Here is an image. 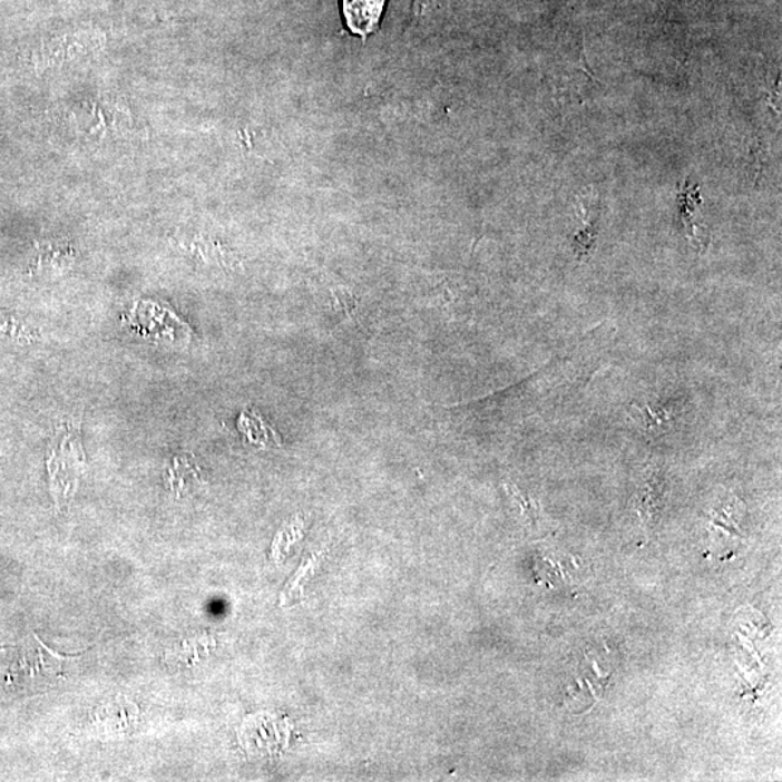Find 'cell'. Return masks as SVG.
<instances>
[{
  "mask_svg": "<svg viewBox=\"0 0 782 782\" xmlns=\"http://www.w3.org/2000/svg\"><path fill=\"white\" fill-rule=\"evenodd\" d=\"M385 0H342V12L348 29L366 37L374 31L383 17Z\"/></svg>",
  "mask_w": 782,
  "mask_h": 782,
  "instance_id": "obj_1",
  "label": "cell"
},
{
  "mask_svg": "<svg viewBox=\"0 0 782 782\" xmlns=\"http://www.w3.org/2000/svg\"><path fill=\"white\" fill-rule=\"evenodd\" d=\"M588 205L581 206L583 229L578 232L576 243L577 251L579 255L590 254V248L594 244V236H596V222L598 215V207L596 203L592 201L587 202Z\"/></svg>",
  "mask_w": 782,
  "mask_h": 782,
  "instance_id": "obj_2",
  "label": "cell"
},
{
  "mask_svg": "<svg viewBox=\"0 0 782 782\" xmlns=\"http://www.w3.org/2000/svg\"><path fill=\"white\" fill-rule=\"evenodd\" d=\"M90 50V41L86 42V40H77V38L75 40H65V42L56 43L55 47L46 51V62L43 65L52 66L60 61H69L72 58L86 55Z\"/></svg>",
  "mask_w": 782,
  "mask_h": 782,
  "instance_id": "obj_3",
  "label": "cell"
},
{
  "mask_svg": "<svg viewBox=\"0 0 782 782\" xmlns=\"http://www.w3.org/2000/svg\"><path fill=\"white\" fill-rule=\"evenodd\" d=\"M0 336L17 341H32L38 336V332L18 316L0 312Z\"/></svg>",
  "mask_w": 782,
  "mask_h": 782,
  "instance_id": "obj_4",
  "label": "cell"
},
{
  "mask_svg": "<svg viewBox=\"0 0 782 782\" xmlns=\"http://www.w3.org/2000/svg\"><path fill=\"white\" fill-rule=\"evenodd\" d=\"M333 297H335L333 309H335L336 312L342 313V315H351V313L355 311V296L348 292V290H338V292L333 294Z\"/></svg>",
  "mask_w": 782,
  "mask_h": 782,
  "instance_id": "obj_5",
  "label": "cell"
},
{
  "mask_svg": "<svg viewBox=\"0 0 782 782\" xmlns=\"http://www.w3.org/2000/svg\"><path fill=\"white\" fill-rule=\"evenodd\" d=\"M516 497H518V499L520 500L521 506H526V500L519 495L518 491H516ZM526 509H528L529 514L535 515V510L532 509V507H526Z\"/></svg>",
  "mask_w": 782,
  "mask_h": 782,
  "instance_id": "obj_6",
  "label": "cell"
}]
</instances>
